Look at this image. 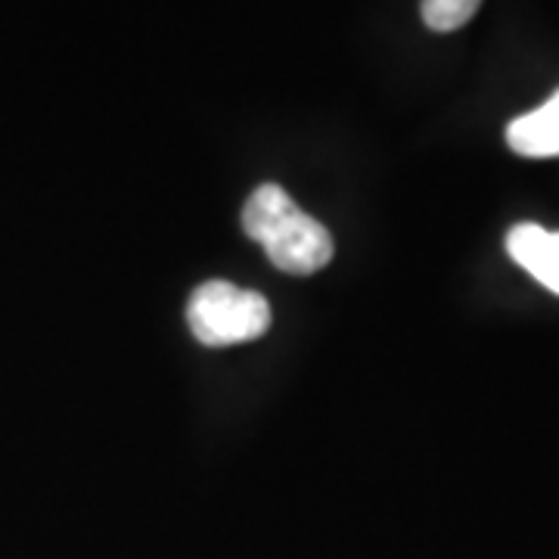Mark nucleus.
I'll return each mask as SVG.
<instances>
[{"instance_id":"f257e3e1","label":"nucleus","mask_w":559,"mask_h":559,"mask_svg":"<svg viewBox=\"0 0 559 559\" xmlns=\"http://www.w3.org/2000/svg\"><path fill=\"white\" fill-rule=\"evenodd\" d=\"M242 230L259 242L271 264L283 274L311 277L333 261L330 230L308 212H301L280 183H261L246 200Z\"/></svg>"},{"instance_id":"f03ea898","label":"nucleus","mask_w":559,"mask_h":559,"mask_svg":"<svg viewBox=\"0 0 559 559\" xmlns=\"http://www.w3.org/2000/svg\"><path fill=\"white\" fill-rule=\"evenodd\" d=\"M187 323L205 348H227L261 340L271 330V305L261 293L227 280H205L187 301Z\"/></svg>"},{"instance_id":"7ed1b4c3","label":"nucleus","mask_w":559,"mask_h":559,"mask_svg":"<svg viewBox=\"0 0 559 559\" xmlns=\"http://www.w3.org/2000/svg\"><path fill=\"white\" fill-rule=\"evenodd\" d=\"M507 252L510 259L520 264L538 280L544 289L559 296V234L544 230L540 224H516L507 234Z\"/></svg>"},{"instance_id":"20e7f679","label":"nucleus","mask_w":559,"mask_h":559,"mask_svg":"<svg viewBox=\"0 0 559 559\" xmlns=\"http://www.w3.org/2000/svg\"><path fill=\"white\" fill-rule=\"evenodd\" d=\"M507 143L525 159H554L559 156V91L550 94L538 109L525 112L507 124Z\"/></svg>"},{"instance_id":"39448f33","label":"nucleus","mask_w":559,"mask_h":559,"mask_svg":"<svg viewBox=\"0 0 559 559\" xmlns=\"http://www.w3.org/2000/svg\"><path fill=\"white\" fill-rule=\"evenodd\" d=\"M481 0H423L419 13L432 32H457L479 13Z\"/></svg>"}]
</instances>
